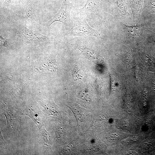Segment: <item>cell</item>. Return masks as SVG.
<instances>
[{
	"label": "cell",
	"instance_id": "1",
	"mask_svg": "<svg viewBox=\"0 0 155 155\" xmlns=\"http://www.w3.org/2000/svg\"><path fill=\"white\" fill-rule=\"evenodd\" d=\"M69 33L75 36H93L102 38L104 35L94 30L88 24L84 18L78 19L74 21L73 26Z\"/></svg>",
	"mask_w": 155,
	"mask_h": 155
},
{
	"label": "cell",
	"instance_id": "2",
	"mask_svg": "<svg viewBox=\"0 0 155 155\" xmlns=\"http://www.w3.org/2000/svg\"><path fill=\"white\" fill-rule=\"evenodd\" d=\"M21 114L31 118L37 125L39 130L44 125L48 117L40 109L37 103L32 100L28 102Z\"/></svg>",
	"mask_w": 155,
	"mask_h": 155
},
{
	"label": "cell",
	"instance_id": "3",
	"mask_svg": "<svg viewBox=\"0 0 155 155\" xmlns=\"http://www.w3.org/2000/svg\"><path fill=\"white\" fill-rule=\"evenodd\" d=\"M72 7L69 0H63L59 10L50 20L43 24L44 26L49 28L53 23L58 21L62 22L66 27L70 28V13Z\"/></svg>",
	"mask_w": 155,
	"mask_h": 155
},
{
	"label": "cell",
	"instance_id": "4",
	"mask_svg": "<svg viewBox=\"0 0 155 155\" xmlns=\"http://www.w3.org/2000/svg\"><path fill=\"white\" fill-rule=\"evenodd\" d=\"M21 31L26 41L29 43H36L49 40L46 36L26 27L22 28Z\"/></svg>",
	"mask_w": 155,
	"mask_h": 155
},
{
	"label": "cell",
	"instance_id": "5",
	"mask_svg": "<svg viewBox=\"0 0 155 155\" xmlns=\"http://www.w3.org/2000/svg\"><path fill=\"white\" fill-rule=\"evenodd\" d=\"M100 4V0H87L84 7L79 9L80 12L88 18H94L98 15Z\"/></svg>",
	"mask_w": 155,
	"mask_h": 155
},
{
	"label": "cell",
	"instance_id": "6",
	"mask_svg": "<svg viewBox=\"0 0 155 155\" xmlns=\"http://www.w3.org/2000/svg\"><path fill=\"white\" fill-rule=\"evenodd\" d=\"M39 104L45 109L48 116L58 118L61 115L57 108L52 102L43 99H39Z\"/></svg>",
	"mask_w": 155,
	"mask_h": 155
},
{
	"label": "cell",
	"instance_id": "7",
	"mask_svg": "<svg viewBox=\"0 0 155 155\" xmlns=\"http://www.w3.org/2000/svg\"><path fill=\"white\" fill-rule=\"evenodd\" d=\"M40 134L42 140V143L44 154H49L51 150V145L52 144L51 136L49 133L46 130L44 125L42 129H39Z\"/></svg>",
	"mask_w": 155,
	"mask_h": 155
},
{
	"label": "cell",
	"instance_id": "8",
	"mask_svg": "<svg viewBox=\"0 0 155 155\" xmlns=\"http://www.w3.org/2000/svg\"><path fill=\"white\" fill-rule=\"evenodd\" d=\"M76 47L80 50L86 58L91 60L98 58V55L94 49L90 48L85 45L75 44Z\"/></svg>",
	"mask_w": 155,
	"mask_h": 155
},
{
	"label": "cell",
	"instance_id": "9",
	"mask_svg": "<svg viewBox=\"0 0 155 155\" xmlns=\"http://www.w3.org/2000/svg\"><path fill=\"white\" fill-rule=\"evenodd\" d=\"M1 108L3 114H4L6 117L7 122L8 128L10 125V127L12 126L13 124L14 123L15 119V116L14 114L12 111L11 109H9L8 107L6 105L3 104L1 106Z\"/></svg>",
	"mask_w": 155,
	"mask_h": 155
},
{
	"label": "cell",
	"instance_id": "10",
	"mask_svg": "<svg viewBox=\"0 0 155 155\" xmlns=\"http://www.w3.org/2000/svg\"><path fill=\"white\" fill-rule=\"evenodd\" d=\"M25 12L27 17L29 19L34 22L38 21V18L30 2H27L25 8Z\"/></svg>",
	"mask_w": 155,
	"mask_h": 155
},
{
	"label": "cell",
	"instance_id": "11",
	"mask_svg": "<svg viewBox=\"0 0 155 155\" xmlns=\"http://www.w3.org/2000/svg\"><path fill=\"white\" fill-rule=\"evenodd\" d=\"M126 32L129 35L133 37L139 36L141 32V28L140 26H126Z\"/></svg>",
	"mask_w": 155,
	"mask_h": 155
},
{
	"label": "cell",
	"instance_id": "12",
	"mask_svg": "<svg viewBox=\"0 0 155 155\" xmlns=\"http://www.w3.org/2000/svg\"><path fill=\"white\" fill-rule=\"evenodd\" d=\"M72 75L73 80L77 82L82 79L83 73L82 69L77 66H75L72 71Z\"/></svg>",
	"mask_w": 155,
	"mask_h": 155
},
{
	"label": "cell",
	"instance_id": "13",
	"mask_svg": "<svg viewBox=\"0 0 155 155\" xmlns=\"http://www.w3.org/2000/svg\"><path fill=\"white\" fill-rule=\"evenodd\" d=\"M24 85L23 83L19 82L14 87L13 93L18 98L22 99V94Z\"/></svg>",
	"mask_w": 155,
	"mask_h": 155
},
{
	"label": "cell",
	"instance_id": "14",
	"mask_svg": "<svg viewBox=\"0 0 155 155\" xmlns=\"http://www.w3.org/2000/svg\"><path fill=\"white\" fill-rule=\"evenodd\" d=\"M0 39L1 46V47H8V45L6 38H3L1 35H0Z\"/></svg>",
	"mask_w": 155,
	"mask_h": 155
}]
</instances>
